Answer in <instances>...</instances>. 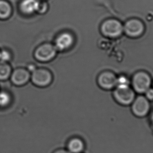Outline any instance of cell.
<instances>
[{"label":"cell","mask_w":153,"mask_h":153,"mask_svg":"<svg viewBox=\"0 0 153 153\" xmlns=\"http://www.w3.org/2000/svg\"><path fill=\"white\" fill-rule=\"evenodd\" d=\"M152 82L148 73L144 71H139L133 75L130 79V85L135 93L142 94L151 87Z\"/></svg>","instance_id":"1"},{"label":"cell","mask_w":153,"mask_h":153,"mask_svg":"<svg viewBox=\"0 0 153 153\" xmlns=\"http://www.w3.org/2000/svg\"><path fill=\"white\" fill-rule=\"evenodd\" d=\"M58 52L54 44L46 42L40 45L36 48L34 52V56L38 62L48 63L56 58Z\"/></svg>","instance_id":"2"},{"label":"cell","mask_w":153,"mask_h":153,"mask_svg":"<svg viewBox=\"0 0 153 153\" xmlns=\"http://www.w3.org/2000/svg\"><path fill=\"white\" fill-rule=\"evenodd\" d=\"M102 34L110 39L120 37L123 33V25L116 19H109L102 23L100 27Z\"/></svg>","instance_id":"3"},{"label":"cell","mask_w":153,"mask_h":153,"mask_svg":"<svg viewBox=\"0 0 153 153\" xmlns=\"http://www.w3.org/2000/svg\"><path fill=\"white\" fill-rule=\"evenodd\" d=\"M31 74L30 81L34 86L39 88L48 87L53 81V75L47 68H38Z\"/></svg>","instance_id":"4"},{"label":"cell","mask_w":153,"mask_h":153,"mask_svg":"<svg viewBox=\"0 0 153 153\" xmlns=\"http://www.w3.org/2000/svg\"><path fill=\"white\" fill-rule=\"evenodd\" d=\"M113 96L116 102L123 106L130 105L136 97L135 92L130 86H116L113 89Z\"/></svg>","instance_id":"5"},{"label":"cell","mask_w":153,"mask_h":153,"mask_svg":"<svg viewBox=\"0 0 153 153\" xmlns=\"http://www.w3.org/2000/svg\"><path fill=\"white\" fill-rule=\"evenodd\" d=\"M130 106L133 114L138 118L147 116L151 110L150 102L144 96L139 95L135 98Z\"/></svg>","instance_id":"6"},{"label":"cell","mask_w":153,"mask_h":153,"mask_svg":"<svg viewBox=\"0 0 153 153\" xmlns=\"http://www.w3.org/2000/svg\"><path fill=\"white\" fill-rule=\"evenodd\" d=\"M145 25L138 19H130L123 25V33L128 37L136 38L143 35L145 31Z\"/></svg>","instance_id":"7"},{"label":"cell","mask_w":153,"mask_h":153,"mask_svg":"<svg viewBox=\"0 0 153 153\" xmlns=\"http://www.w3.org/2000/svg\"><path fill=\"white\" fill-rule=\"evenodd\" d=\"M75 44V36L69 32L64 31L59 34L54 40V45L58 52L68 51Z\"/></svg>","instance_id":"8"},{"label":"cell","mask_w":153,"mask_h":153,"mask_svg":"<svg viewBox=\"0 0 153 153\" xmlns=\"http://www.w3.org/2000/svg\"><path fill=\"white\" fill-rule=\"evenodd\" d=\"M97 83L99 87L104 90L114 89L116 86L117 76L112 71H104L98 75Z\"/></svg>","instance_id":"9"},{"label":"cell","mask_w":153,"mask_h":153,"mask_svg":"<svg viewBox=\"0 0 153 153\" xmlns=\"http://www.w3.org/2000/svg\"><path fill=\"white\" fill-rule=\"evenodd\" d=\"M31 73L26 68H19L13 70L10 75L11 83L17 87L26 85L31 80Z\"/></svg>","instance_id":"10"},{"label":"cell","mask_w":153,"mask_h":153,"mask_svg":"<svg viewBox=\"0 0 153 153\" xmlns=\"http://www.w3.org/2000/svg\"><path fill=\"white\" fill-rule=\"evenodd\" d=\"M85 148V141L80 137H72L67 143V149L70 153H82Z\"/></svg>","instance_id":"11"},{"label":"cell","mask_w":153,"mask_h":153,"mask_svg":"<svg viewBox=\"0 0 153 153\" xmlns=\"http://www.w3.org/2000/svg\"><path fill=\"white\" fill-rule=\"evenodd\" d=\"M38 2L37 0H24L21 3V10L25 14H31L36 11Z\"/></svg>","instance_id":"12"},{"label":"cell","mask_w":153,"mask_h":153,"mask_svg":"<svg viewBox=\"0 0 153 153\" xmlns=\"http://www.w3.org/2000/svg\"><path fill=\"white\" fill-rule=\"evenodd\" d=\"M13 70L8 62L0 61V81H6L10 78Z\"/></svg>","instance_id":"13"},{"label":"cell","mask_w":153,"mask_h":153,"mask_svg":"<svg viewBox=\"0 0 153 153\" xmlns=\"http://www.w3.org/2000/svg\"><path fill=\"white\" fill-rule=\"evenodd\" d=\"M12 96L5 90H0V109L8 107L12 102Z\"/></svg>","instance_id":"14"},{"label":"cell","mask_w":153,"mask_h":153,"mask_svg":"<svg viewBox=\"0 0 153 153\" xmlns=\"http://www.w3.org/2000/svg\"><path fill=\"white\" fill-rule=\"evenodd\" d=\"M12 8L8 2L5 1H0V19H5L10 16Z\"/></svg>","instance_id":"15"},{"label":"cell","mask_w":153,"mask_h":153,"mask_svg":"<svg viewBox=\"0 0 153 153\" xmlns=\"http://www.w3.org/2000/svg\"><path fill=\"white\" fill-rule=\"evenodd\" d=\"M130 86V79L125 75L121 74L117 76L116 86Z\"/></svg>","instance_id":"16"},{"label":"cell","mask_w":153,"mask_h":153,"mask_svg":"<svg viewBox=\"0 0 153 153\" xmlns=\"http://www.w3.org/2000/svg\"><path fill=\"white\" fill-rule=\"evenodd\" d=\"M12 59V53L7 49L0 50V61L3 62H8Z\"/></svg>","instance_id":"17"},{"label":"cell","mask_w":153,"mask_h":153,"mask_svg":"<svg viewBox=\"0 0 153 153\" xmlns=\"http://www.w3.org/2000/svg\"><path fill=\"white\" fill-rule=\"evenodd\" d=\"M47 4L46 2L38 1L36 11L40 14L44 13L47 10Z\"/></svg>","instance_id":"18"},{"label":"cell","mask_w":153,"mask_h":153,"mask_svg":"<svg viewBox=\"0 0 153 153\" xmlns=\"http://www.w3.org/2000/svg\"><path fill=\"white\" fill-rule=\"evenodd\" d=\"M144 94V96L149 100V102L153 101V88L151 87L145 92Z\"/></svg>","instance_id":"19"},{"label":"cell","mask_w":153,"mask_h":153,"mask_svg":"<svg viewBox=\"0 0 153 153\" xmlns=\"http://www.w3.org/2000/svg\"><path fill=\"white\" fill-rule=\"evenodd\" d=\"M37 68H38V67L36 66L35 64L32 63H30L29 64H27L26 68L31 73L35 70Z\"/></svg>","instance_id":"20"},{"label":"cell","mask_w":153,"mask_h":153,"mask_svg":"<svg viewBox=\"0 0 153 153\" xmlns=\"http://www.w3.org/2000/svg\"><path fill=\"white\" fill-rule=\"evenodd\" d=\"M52 153H70L67 149H56Z\"/></svg>","instance_id":"21"},{"label":"cell","mask_w":153,"mask_h":153,"mask_svg":"<svg viewBox=\"0 0 153 153\" xmlns=\"http://www.w3.org/2000/svg\"><path fill=\"white\" fill-rule=\"evenodd\" d=\"M150 122L151 123L152 126L153 127V111L152 112L151 116H150Z\"/></svg>","instance_id":"22"},{"label":"cell","mask_w":153,"mask_h":153,"mask_svg":"<svg viewBox=\"0 0 153 153\" xmlns=\"http://www.w3.org/2000/svg\"><path fill=\"white\" fill-rule=\"evenodd\" d=\"M152 85H153V81L152 82Z\"/></svg>","instance_id":"23"}]
</instances>
